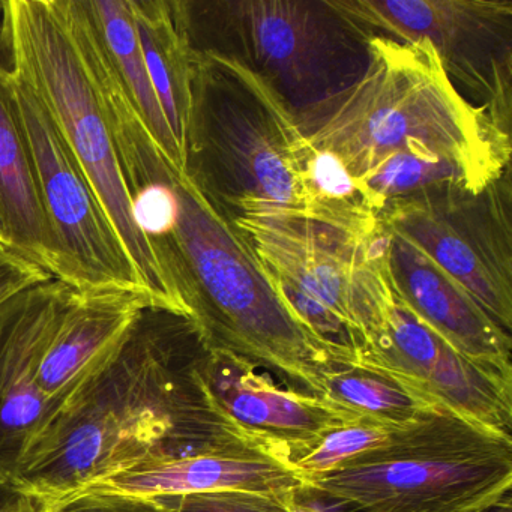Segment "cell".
Wrapping results in <instances>:
<instances>
[{
	"instance_id": "obj_1",
	"label": "cell",
	"mask_w": 512,
	"mask_h": 512,
	"mask_svg": "<svg viewBox=\"0 0 512 512\" xmlns=\"http://www.w3.org/2000/svg\"><path fill=\"white\" fill-rule=\"evenodd\" d=\"M208 352L187 316L143 308L62 404L14 482L55 503L143 464L244 446L269 451L215 403L203 377Z\"/></svg>"
},
{
	"instance_id": "obj_2",
	"label": "cell",
	"mask_w": 512,
	"mask_h": 512,
	"mask_svg": "<svg viewBox=\"0 0 512 512\" xmlns=\"http://www.w3.org/2000/svg\"><path fill=\"white\" fill-rule=\"evenodd\" d=\"M121 166L164 281L206 346L322 398L326 374L343 364L284 304L233 221L146 134L124 140Z\"/></svg>"
},
{
	"instance_id": "obj_3",
	"label": "cell",
	"mask_w": 512,
	"mask_h": 512,
	"mask_svg": "<svg viewBox=\"0 0 512 512\" xmlns=\"http://www.w3.org/2000/svg\"><path fill=\"white\" fill-rule=\"evenodd\" d=\"M302 136L362 179L395 152L455 161L488 182L509 169L511 137L461 97L430 43L373 37L353 85L295 113Z\"/></svg>"
},
{
	"instance_id": "obj_4",
	"label": "cell",
	"mask_w": 512,
	"mask_h": 512,
	"mask_svg": "<svg viewBox=\"0 0 512 512\" xmlns=\"http://www.w3.org/2000/svg\"><path fill=\"white\" fill-rule=\"evenodd\" d=\"M190 55L182 142L188 181L232 221L274 214L305 218L299 181L304 136L292 110L236 59Z\"/></svg>"
},
{
	"instance_id": "obj_5",
	"label": "cell",
	"mask_w": 512,
	"mask_h": 512,
	"mask_svg": "<svg viewBox=\"0 0 512 512\" xmlns=\"http://www.w3.org/2000/svg\"><path fill=\"white\" fill-rule=\"evenodd\" d=\"M191 53L230 56L292 110L344 91L364 74L371 35L332 0H170Z\"/></svg>"
},
{
	"instance_id": "obj_6",
	"label": "cell",
	"mask_w": 512,
	"mask_h": 512,
	"mask_svg": "<svg viewBox=\"0 0 512 512\" xmlns=\"http://www.w3.org/2000/svg\"><path fill=\"white\" fill-rule=\"evenodd\" d=\"M7 67L43 101L133 260L155 308L182 314L134 214L100 92L59 0H4Z\"/></svg>"
},
{
	"instance_id": "obj_7",
	"label": "cell",
	"mask_w": 512,
	"mask_h": 512,
	"mask_svg": "<svg viewBox=\"0 0 512 512\" xmlns=\"http://www.w3.org/2000/svg\"><path fill=\"white\" fill-rule=\"evenodd\" d=\"M313 484L370 512H473L512 487V437L436 404Z\"/></svg>"
},
{
	"instance_id": "obj_8",
	"label": "cell",
	"mask_w": 512,
	"mask_h": 512,
	"mask_svg": "<svg viewBox=\"0 0 512 512\" xmlns=\"http://www.w3.org/2000/svg\"><path fill=\"white\" fill-rule=\"evenodd\" d=\"M233 224L283 301L319 305L355 335L361 352L385 332L397 305L386 271L385 226L361 239L295 215H251Z\"/></svg>"
},
{
	"instance_id": "obj_9",
	"label": "cell",
	"mask_w": 512,
	"mask_h": 512,
	"mask_svg": "<svg viewBox=\"0 0 512 512\" xmlns=\"http://www.w3.org/2000/svg\"><path fill=\"white\" fill-rule=\"evenodd\" d=\"M374 37L430 43L452 86L511 131V0H332Z\"/></svg>"
},
{
	"instance_id": "obj_10",
	"label": "cell",
	"mask_w": 512,
	"mask_h": 512,
	"mask_svg": "<svg viewBox=\"0 0 512 512\" xmlns=\"http://www.w3.org/2000/svg\"><path fill=\"white\" fill-rule=\"evenodd\" d=\"M511 170L481 191L442 188L383 208V226L457 281L512 331Z\"/></svg>"
},
{
	"instance_id": "obj_11",
	"label": "cell",
	"mask_w": 512,
	"mask_h": 512,
	"mask_svg": "<svg viewBox=\"0 0 512 512\" xmlns=\"http://www.w3.org/2000/svg\"><path fill=\"white\" fill-rule=\"evenodd\" d=\"M11 74L37 167L41 202L58 247L56 280L79 293H139L152 304L115 226L49 110L19 74Z\"/></svg>"
},
{
	"instance_id": "obj_12",
	"label": "cell",
	"mask_w": 512,
	"mask_h": 512,
	"mask_svg": "<svg viewBox=\"0 0 512 512\" xmlns=\"http://www.w3.org/2000/svg\"><path fill=\"white\" fill-rule=\"evenodd\" d=\"M77 290L53 280L0 305V476L16 479L26 454L65 400L44 394L38 370Z\"/></svg>"
},
{
	"instance_id": "obj_13",
	"label": "cell",
	"mask_w": 512,
	"mask_h": 512,
	"mask_svg": "<svg viewBox=\"0 0 512 512\" xmlns=\"http://www.w3.org/2000/svg\"><path fill=\"white\" fill-rule=\"evenodd\" d=\"M358 362L388 371L433 403L512 437L511 377L461 355L400 304Z\"/></svg>"
},
{
	"instance_id": "obj_14",
	"label": "cell",
	"mask_w": 512,
	"mask_h": 512,
	"mask_svg": "<svg viewBox=\"0 0 512 512\" xmlns=\"http://www.w3.org/2000/svg\"><path fill=\"white\" fill-rule=\"evenodd\" d=\"M203 377L220 409L290 467L323 433L359 419L325 398L287 391L232 353L209 349Z\"/></svg>"
},
{
	"instance_id": "obj_15",
	"label": "cell",
	"mask_w": 512,
	"mask_h": 512,
	"mask_svg": "<svg viewBox=\"0 0 512 512\" xmlns=\"http://www.w3.org/2000/svg\"><path fill=\"white\" fill-rule=\"evenodd\" d=\"M385 259L395 302L449 346L512 379V338L415 245L385 226Z\"/></svg>"
},
{
	"instance_id": "obj_16",
	"label": "cell",
	"mask_w": 512,
	"mask_h": 512,
	"mask_svg": "<svg viewBox=\"0 0 512 512\" xmlns=\"http://www.w3.org/2000/svg\"><path fill=\"white\" fill-rule=\"evenodd\" d=\"M302 484L301 476L277 455L244 446L143 464L107 476L82 493L164 497L220 490L289 491Z\"/></svg>"
},
{
	"instance_id": "obj_17",
	"label": "cell",
	"mask_w": 512,
	"mask_h": 512,
	"mask_svg": "<svg viewBox=\"0 0 512 512\" xmlns=\"http://www.w3.org/2000/svg\"><path fill=\"white\" fill-rule=\"evenodd\" d=\"M148 298L130 292H77L53 335L38 383L44 394L67 400L121 343Z\"/></svg>"
},
{
	"instance_id": "obj_18",
	"label": "cell",
	"mask_w": 512,
	"mask_h": 512,
	"mask_svg": "<svg viewBox=\"0 0 512 512\" xmlns=\"http://www.w3.org/2000/svg\"><path fill=\"white\" fill-rule=\"evenodd\" d=\"M74 28L97 53L125 100L164 157L182 170L184 154L176 142L146 71L131 0H61Z\"/></svg>"
},
{
	"instance_id": "obj_19",
	"label": "cell",
	"mask_w": 512,
	"mask_h": 512,
	"mask_svg": "<svg viewBox=\"0 0 512 512\" xmlns=\"http://www.w3.org/2000/svg\"><path fill=\"white\" fill-rule=\"evenodd\" d=\"M0 218L5 245L56 278L59 253L41 202L37 167L13 74L0 61Z\"/></svg>"
},
{
	"instance_id": "obj_20",
	"label": "cell",
	"mask_w": 512,
	"mask_h": 512,
	"mask_svg": "<svg viewBox=\"0 0 512 512\" xmlns=\"http://www.w3.org/2000/svg\"><path fill=\"white\" fill-rule=\"evenodd\" d=\"M299 181L305 218L356 238L370 239L382 230V206L332 152L304 137L299 149Z\"/></svg>"
},
{
	"instance_id": "obj_21",
	"label": "cell",
	"mask_w": 512,
	"mask_h": 512,
	"mask_svg": "<svg viewBox=\"0 0 512 512\" xmlns=\"http://www.w3.org/2000/svg\"><path fill=\"white\" fill-rule=\"evenodd\" d=\"M131 7L152 89L182 149L190 106V50L176 25L170 0H131Z\"/></svg>"
},
{
	"instance_id": "obj_22",
	"label": "cell",
	"mask_w": 512,
	"mask_h": 512,
	"mask_svg": "<svg viewBox=\"0 0 512 512\" xmlns=\"http://www.w3.org/2000/svg\"><path fill=\"white\" fill-rule=\"evenodd\" d=\"M322 398L359 419L403 427L436 403L388 371L370 365H337L325 377Z\"/></svg>"
},
{
	"instance_id": "obj_23",
	"label": "cell",
	"mask_w": 512,
	"mask_h": 512,
	"mask_svg": "<svg viewBox=\"0 0 512 512\" xmlns=\"http://www.w3.org/2000/svg\"><path fill=\"white\" fill-rule=\"evenodd\" d=\"M359 181L379 202L382 211L389 203L412 199L442 188L461 187L481 191L491 184L455 161L415 152H395L383 158Z\"/></svg>"
},
{
	"instance_id": "obj_24",
	"label": "cell",
	"mask_w": 512,
	"mask_h": 512,
	"mask_svg": "<svg viewBox=\"0 0 512 512\" xmlns=\"http://www.w3.org/2000/svg\"><path fill=\"white\" fill-rule=\"evenodd\" d=\"M394 428L370 419L344 422L323 433L313 448L295 458L292 469L302 481H314L382 445Z\"/></svg>"
},
{
	"instance_id": "obj_25",
	"label": "cell",
	"mask_w": 512,
	"mask_h": 512,
	"mask_svg": "<svg viewBox=\"0 0 512 512\" xmlns=\"http://www.w3.org/2000/svg\"><path fill=\"white\" fill-rule=\"evenodd\" d=\"M290 493L292 490H220L151 499L170 512H289Z\"/></svg>"
},
{
	"instance_id": "obj_26",
	"label": "cell",
	"mask_w": 512,
	"mask_h": 512,
	"mask_svg": "<svg viewBox=\"0 0 512 512\" xmlns=\"http://www.w3.org/2000/svg\"><path fill=\"white\" fill-rule=\"evenodd\" d=\"M52 512H170L151 497L82 493L52 503Z\"/></svg>"
},
{
	"instance_id": "obj_27",
	"label": "cell",
	"mask_w": 512,
	"mask_h": 512,
	"mask_svg": "<svg viewBox=\"0 0 512 512\" xmlns=\"http://www.w3.org/2000/svg\"><path fill=\"white\" fill-rule=\"evenodd\" d=\"M53 278L46 269L0 245V305Z\"/></svg>"
},
{
	"instance_id": "obj_28",
	"label": "cell",
	"mask_w": 512,
	"mask_h": 512,
	"mask_svg": "<svg viewBox=\"0 0 512 512\" xmlns=\"http://www.w3.org/2000/svg\"><path fill=\"white\" fill-rule=\"evenodd\" d=\"M289 512H370L359 503L323 490L313 484H302L290 493Z\"/></svg>"
},
{
	"instance_id": "obj_29",
	"label": "cell",
	"mask_w": 512,
	"mask_h": 512,
	"mask_svg": "<svg viewBox=\"0 0 512 512\" xmlns=\"http://www.w3.org/2000/svg\"><path fill=\"white\" fill-rule=\"evenodd\" d=\"M0 512H52V503L0 476Z\"/></svg>"
},
{
	"instance_id": "obj_30",
	"label": "cell",
	"mask_w": 512,
	"mask_h": 512,
	"mask_svg": "<svg viewBox=\"0 0 512 512\" xmlns=\"http://www.w3.org/2000/svg\"><path fill=\"white\" fill-rule=\"evenodd\" d=\"M473 512H512L511 493L505 494L496 502L488 503V505L482 506L481 509Z\"/></svg>"
},
{
	"instance_id": "obj_31",
	"label": "cell",
	"mask_w": 512,
	"mask_h": 512,
	"mask_svg": "<svg viewBox=\"0 0 512 512\" xmlns=\"http://www.w3.org/2000/svg\"><path fill=\"white\" fill-rule=\"evenodd\" d=\"M0 245H2V247H7V245H5V233L4 224H2V218H0Z\"/></svg>"
},
{
	"instance_id": "obj_32",
	"label": "cell",
	"mask_w": 512,
	"mask_h": 512,
	"mask_svg": "<svg viewBox=\"0 0 512 512\" xmlns=\"http://www.w3.org/2000/svg\"><path fill=\"white\" fill-rule=\"evenodd\" d=\"M2 13H4V0L0 2V26H2Z\"/></svg>"
}]
</instances>
